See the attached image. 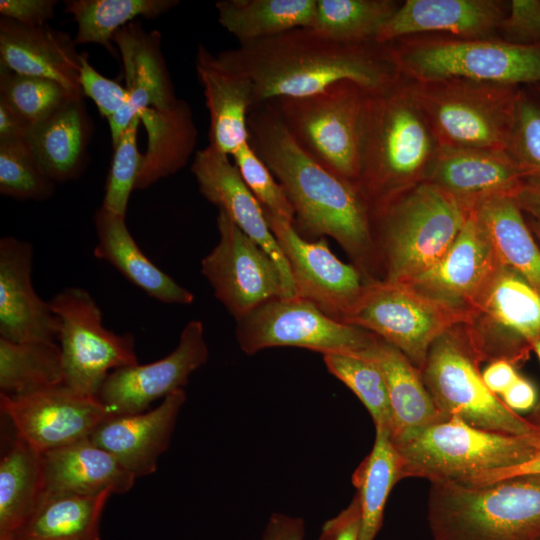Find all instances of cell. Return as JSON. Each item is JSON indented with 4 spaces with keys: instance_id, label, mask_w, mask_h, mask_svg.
<instances>
[{
    "instance_id": "cell-6",
    "label": "cell",
    "mask_w": 540,
    "mask_h": 540,
    "mask_svg": "<svg viewBox=\"0 0 540 540\" xmlns=\"http://www.w3.org/2000/svg\"><path fill=\"white\" fill-rule=\"evenodd\" d=\"M400 479L463 482L481 473L521 464L540 451V438L488 431L458 417L391 436Z\"/></svg>"
},
{
    "instance_id": "cell-38",
    "label": "cell",
    "mask_w": 540,
    "mask_h": 540,
    "mask_svg": "<svg viewBox=\"0 0 540 540\" xmlns=\"http://www.w3.org/2000/svg\"><path fill=\"white\" fill-rule=\"evenodd\" d=\"M179 4L178 0H69L65 11L77 24L76 45L94 43L114 54V34L139 17L155 18Z\"/></svg>"
},
{
    "instance_id": "cell-4",
    "label": "cell",
    "mask_w": 540,
    "mask_h": 540,
    "mask_svg": "<svg viewBox=\"0 0 540 540\" xmlns=\"http://www.w3.org/2000/svg\"><path fill=\"white\" fill-rule=\"evenodd\" d=\"M471 208L423 181L372 209L383 279L407 283L431 268L454 242Z\"/></svg>"
},
{
    "instance_id": "cell-56",
    "label": "cell",
    "mask_w": 540,
    "mask_h": 540,
    "mask_svg": "<svg viewBox=\"0 0 540 540\" xmlns=\"http://www.w3.org/2000/svg\"><path fill=\"white\" fill-rule=\"evenodd\" d=\"M30 124L0 100V141L26 138Z\"/></svg>"
},
{
    "instance_id": "cell-39",
    "label": "cell",
    "mask_w": 540,
    "mask_h": 540,
    "mask_svg": "<svg viewBox=\"0 0 540 540\" xmlns=\"http://www.w3.org/2000/svg\"><path fill=\"white\" fill-rule=\"evenodd\" d=\"M64 384L58 343H18L0 338V393L22 395Z\"/></svg>"
},
{
    "instance_id": "cell-40",
    "label": "cell",
    "mask_w": 540,
    "mask_h": 540,
    "mask_svg": "<svg viewBox=\"0 0 540 540\" xmlns=\"http://www.w3.org/2000/svg\"><path fill=\"white\" fill-rule=\"evenodd\" d=\"M400 4L396 0H317L310 28L343 43H373Z\"/></svg>"
},
{
    "instance_id": "cell-15",
    "label": "cell",
    "mask_w": 540,
    "mask_h": 540,
    "mask_svg": "<svg viewBox=\"0 0 540 540\" xmlns=\"http://www.w3.org/2000/svg\"><path fill=\"white\" fill-rule=\"evenodd\" d=\"M479 321L491 327L477 332L464 327L479 362L513 363L525 346L540 339V292L500 265L471 309L469 324Z\"/></svg>"
},
{
    "instance_id": "cell-12",
    "label": "cell",
    "mask_w": 540,
    "mask_h": 540,
    "mask_svg": "<svg viewBox=\"0 0 540 540\" xmlns=\"http://www.w3.org/2000/svg\"><path fill=\"white\" fill-rule=\"evenodd\" d=\"M49 303L59 320L57 341L66 386L97 397L110 372L139 363L134 336L106 329L102 311L87 290L67 287Z\"/></svg>"
},
{
    "instance_id": "cell-19",
    "label": "cell",
    "mask_w": 540,
    "mask_h": 540,
    "mask_svg": "<svg viewBox=\"0 0 540 540\" xmlns=\"http://www.w3.org/2000/svg\"><path fill=\"white\" fill-rule=\"evenodd\" d=\"M191 172L203 197L224 211L273 258L283 278L285 298L298 297L288 263L270 229L265 211L235 164L230 162L229 155L209 144L196 151Z\"/></svg>"
},
{
    "instance_id": "cell-10",
    "label": "cell",
    "mask_w": 540,
    "mask_h": 540,
    "mask_svg": "<svg viewBox=\"0 0 540 540\" xmlns=\"http://www.w3.org/2000/svg\"><path fill=\"white\" fill-rule=\"evenodd\" d=\"M367 90L340 81L303 97L270 103L295 141L334 174L357 187L361 119Z\"/></svg>"
},
{
    "instance_id": "cell-49",
    "label": "cell",
    "mask_w": 540,
    "mask_h": 540,
    "mask_svg": "<svg viewBox=\"0 0 540 540\" xmlns=\"http://www.w3.org/2000/svg\"><path fill=\"white\" fill-rule=\"evenodd\" d=\"M55 0H1L0 14L26 26H42L54 16Z\"/></svg>"
},
{
    "instance_id": "cell-23",
    "label": "cell",
    "mask_w": 540,
    "mask_h": 540,
    "mask_svg": "<svg viewBox=\"0 0 540 540\" xmlns=\"http://www.w3.org/2000/svg\"><path fill=\"white\" fill-rule=\"evenodd\" d=\"M509 9L502 0H406L380 31L376 43L437 34L464 39H498Z\"/></svg>"
},
{
    "instance_id": "cell-26",
    "label": "cell",
    "mask_w": 540,
    "mask_h": 540,
    "mask_svg": "<svg viewBox=\"0 0 540 540\" xmlns=\"http://www.w3.org/2000/svg\"><path fill=\"white\" fill-rule=\"evenodd\" d=\"M0 66L12 72L48 78L83 97L80 54L74 38L48 24L26 26L0 19Z\"/></svg>"
},
{
    "instance_id": "cell-59",
    "label": "cell",
    "mask_w": 540,
    "mask_h": 540,
    "mask_svg": "<svg viewBox=\"0 0 540 540\" xmlns=\"http://www.w3.org/2000/svg\"><path fill=\"white\" fill-rule=\"evenodd\" d=\"M532 349L535 351L536 355L540 360V339H538L532 344Z\"/></svg>"
},
{
    "instance_id": "cell-16",
    "label": "cell",
    "mask_w": 540,
    "mask_h": 540,
    "mask_svg": "<svg viewBox=\"0 0 540 540\" xmlns=\"http://www.w3.org/2000/svg\"><path fill=\"white\" fill-rule=\"evenodd\" d=\"M265 214L288 263L297 296L344 322L363 294L368 279L354 264L342 262L330 250L327 238L308 240L291 221L267 211Z\"/></svg>"
},
{
    "instance_id": "cell-54",
    "label": "cell",
    "mask_w": 540,
    "mask_h": 540,
    "mask_svg": "<svg viewBox=\"0 0 540 540\" xmlns=\"http://www.w3.org/2000/svg\"><path fill=\"white\" fill-rule=\"evenodd\" d=\"M502 401L513 411H526L536 404V390L526 379L519 378L500 395Z\"/></svg>"
},
{
    "instance_id": "cell-46",
    "label": "cell",
    "mask_w": 540,
    "mask_h": 540,
    "mask_svg": "<svg viewBox=\"0 0 540 540\" xmlns=\"http://www.w3.org/2000/svg\"><path fill=\"white\" fill-rule=\"evenodd\" d=\"M507 152L540 181V105L521 89Z\"/></svg>"
},
{
    "instance_id": "cell-41",
    "label": "cell",
    "mask_w": 540,
    "mask_h": 540,
    "mask_svg": "<svg viewBox=\"0 0 540 540\" xmlns=\"http://www.w3.org/2000/svg\"><path fill=\"white\" fill-rule=\"evenodd\" d=\"M324 364L344 383L370 413L375 428L393 430V417L385 378L371 359L353 354H325Z\"/></svg>"
},
{
    "instance_id": "cell-30",
    "label": "cell",
    "mask_w": 540,
    "mask_h": 540,
    "mask_svg": "<svg viewBox=\"0 0 540 540\" xmlns=\"http://www.w3.org/2000/svg\"><path fill=\"white\" fill-rule=\"evenodd\" d=\"M90 134L83 98L73 97L30 125L26 140L45 174L56 183L75 179L82 172Z\"/></svg>"
},
{
    "instance_id": "cell-50",
    "label": "cell",
    "mask_w": 540,
    "mask_h": 540,
    "mask_svg": "<svg viewBox=\"0 0 540 540\" xmlns=\"http://www.w3.org/2000/svg\"><path fill=\"white\" fill-rule=\"evenodd\" d=\"M360 506L357 496L338 516L329 520L320 540H359Z\"/></svg>"
},
{
    "instance_id": "cell-3",
    "label": "cell",
    "mask_w": 540,
    "mask_h": 540,
    "mask_svg": "<svg viewBox=\"0 0 540 540\" xmlns=\"http://www.w3.org/2000/svg\"><path fill=\"white\" fill-rule=\"evenodd\" d=\"M439 148L405 79L367 91L357 188L371 210L426 181Z\"/></svg>"
},
{
    "instance_id": "cell-29",
    "label": "cell",
    "mask_w": 540,
    "mask_h": 540,
    "mask_svg": "<svg viewBox=\"0 0 540 540\" xmlns=\"http://www.w3.org/2000/svg\"><path fill=\"white\" fill-rule=\"evenodd\" d=\"M97 243L94 256L115 267L132 284L160 302L188 305L194 295L158 268L139 248L125 216L102 206L94 214Z\"/></svg>"
},
{
    "instance_id": "cell-48",
    "label": "cell",
    "mask_w": 540,
    "mask_h": 540,
    "mask_svg": "<svg viewBox=\"0 0 540 540\" xmlns=\"http://www.w3.org/2000/svg\"><path fill=\"white\" fill-rule=\"evenodd\" d=\"M80 87L83 95L91 98L99 113L110 118L128 102L125 86L100 74L89 62L86 52L80 53Z\"/></svg>"
},
{
    "instance_id": "cell-44",
    "label": "cell",
    "mask_w": 540,
    "mask_h": 540,
    "mask_svg": "<svg viewBox=\"0 0 540 540\" xmlns=\"http://www.w3.org/2000/svg\"><path fill=\"white\" fill-rule=\"evenodd\" d=\"M139 117H135L114 147L102 207L125 216L131 192L142 165V154L137 146Z\"/></svg>"
},
{
    "instance_id": "cell-52",
    "label": "cell",
    "mask_w": 540,
    "mask_h": 540,
    "mask_svg": "<svg viewBox=\"0 0 540 540\" xmlns=\"http://www.w3.org/2000/svg\"><path fill=\"white\" fill-rule=\"evenodd\" d=\"M304 534L301 518L274 513L266 525L262 540H303Z\"/></svg>"
},
{
    "instance_id": "cell-22",
    "label": "cell",
    "mask_w": 540,
    "mask_h": 540,
    "mask_svg": "<svg viewBox=\"0 0 540 540\" xmlns=\"http://www.w3.org/2000/svg\"><path fill=\"white\" fill-rule=\"evenodd\" d=\"M33 248L7 236L0 240V338L18 343H57L59 320L31 281Z\"/></svg>"
},
{
    "instance_id": "cell-11",
    "label": "cell",
    "mask_w": 540,
    "mask_h": 540,
    "mask_svg": "<svg viewBox=\"0 0 540 540\" xmlns=\"http://www.w3.org/2000/svg\"><path fill=\"white\" fill-rule=\"evenodd\" d=\"M470 322V312L430 298L408 284L384 279L367 281L344 320L393 345L419 370L437 338Z\"/></svg>"
},
{
    "instance_id": "cell-18",
    "label": "cell",
    "mask_w": 540,
    "mask_h": 540,
    "mask_svg": "<svg viewBox=\"0 0 540 540\" xmlns=\"http://www.w3.org/2000/svg\"><path fill=\"white\" fill-rule=\"evenodd\" d=\"M208 355L203 324L191 320L170 354L152 363H138L110 372L97 398L111 415L144 412L155 400L183 389L190 375L206 363Z\"/></svg>"
},
{
    "instance_id": "cell-17",
    "label": "cell",
    "mask_w": 540,
    "mask_h": 540,
    "mask_svg": "<svg viewBox=\"0 0 540 540\" xmlns=\"http://www.w3.org/2000/svg\"><path fill=\"white\" fill-rule=\"evenodd\" d=\"M17 437L39 453L88 439L111 414L97 397L65 384L22 395L0 393Z\"/></svg>"
},
{
    "instance_id": "cell-24",
    "label": "cell",
    "mask_w": 540,
    "mask_h": 540,
    "mask_svg": "<svg viewBox=\"0 0 540 540\" xmlns=\"http://www.w3.org/2000/svg\"><path fill=\"white\" fill-rule=\"evenodd\" d=\"M531 173L507 151L439 148L426 181L473 206L493 196H514Z\"/></svg>"
},
{
    "instance_id": "cell-1",
    "label": "cell",
    "mask_w": 540,
    "mask_h": 540,
    "mask_svg": "<svg viewBox=\"0 0 540 540\" xmlns=\"http://www.w3.org/2000/svg\"><path fill=\"white\" fill-rule=\"evenodd\" d=\"M248 127L251 144L293 207L297 232L306 239L332 237L367 279H376L371 208L358 188L308 154L270 103L251 109Z\"/></svg>"
},
{
    "instance_id": "cell-57",
    "label": "cell",
    "mask_w": 540,
    "mask_h": 540,
    "mask_svg": "<svg viewBox=\"0 0 540 540\" xmlns=\"http://www.w3.org/2000/svg\"><path fill=\"white\" fill-rule=\"evenodd\" d=\"M531 87V95L535 98V100L540 105V84L530 85Z\"/></svg>"
},
{
    "instance_id": "cell-51",
    "label": "cell",
    "mask_w": 540,
    "mask_h": 540,
    "mask_svg": "<svg viewBox=\"0 0 540 540\" xmlns=\"http://www.w3.org/2000/svg\"><path fill=\"white\" fill-rule=\"evenodd\" d=\"M525 476H540V451L534 457L521 464L474 475L459 483L488 485L506 479Z\"/></svg>"
},
{
    "instance_id": "cell-45",
    "label": "cell",
    "mask_w": 540,
    "mask_h": 540,
    "mask_svg": "<svg viewBox=\"0 0 540 540\" xmlns=\"http://www.w3.org/2000/svg\"><path fill=\"white\" fill-rule=\"evenodd\" d=\"M234 164L245 184L269 213L294 222V210L283 188L261 159L250 141L233 155Z\"/></svg>"
},
{
    "instance_id": "cell-42",
    "label": "cell",
    "mask_w": 540,
    "mask_h": 540,
    "mask_svg": "<svg viewBox=\"0 0 540 540\" xmlns=\"http://www.w3.org/2000/svg\"><path fill=\"white\" fill-rule=\"evenodd\" d=\"M75 96L57 81L22 75L0 66V100L30 125L37 123Z\"/></svg>"
},
{
    "instance_id": "cell-60",
    "label": "cell",
    "mask_w": 540,
    "mask_h": 540,
    "mask_svg": "<svg viewBox=\"0 0 540 540\" xmlns=\"http://www.w3.org/2000/svg\"><path fill=\"white\" fill-rule=\"evenodd\" d=\"M532 231H533V233L536 235L537 239H538L539 242H540V232L537 231V230H536L535 228H533V227H532Z\"/></svg>"
},
{
    "instance_id": "cell-31",
    "label": "cell",
    "mask_w": 540,
    "mask_h": 540,
    "mask_svg": "<svg viewBox=\"0 0 540 540\" xmlns=\"http://www.w3.org/2000/svg\"><path fill=\"white\" fill-rule=\"evenodd\" d=\"M147 134V147L135 189L143 190L183 168L194 151L197 129L188 103L171 108H147L137 115Z\"/></svg>"
},
{
    "instance_id": "cell-8",
    "label": "cell",
    "mask_w": 540,
    "mask_h": 540,
    "mask_svg": "<svg viewBox=\"0 0 540 540\" xmlns=\"http://www.w3.org/2000/svg\"><path fill=\"white\" fill-rule=\"evenodd\" d=\"M406 81L439 147L507 151L521 86L459 78Z\"/></svg>"
},
{
    "instance_id": "cell-25",
    "label": "cell",
    "mask_w": 540,
    "mask_h": 540,
    "mask_svg": "<svg viewBox=\"0 0 540 540\" xmlns=\"http://www.w3.org/2000/svg\"><path fill=\"white\" fill-rule=\"evenodd\" d=\"M185 400L184 389H179L153 409L111 415L90 440L112 454L136 478L150 475L157 470L158 459L168 448Z\"/></svg>"
},
{
    "instance_id": "cell-35",
    "label": "cell",
    "mask_w": 540,
    "mask_h": 540,
    "mask_svg": "<svg viewBox=\"0 0 540 540\" xmlns=\"http://www.w3.org/2000/svg\"><path fill=\"white\" fill-rule=\"evenodd\" d=\"M317 0H221L215 7L220 25L239 45L311 27Z\"/></svg>"
},
{
    "instance_id": "cell-58",
    "label": "cell",
    "mask_w": 540,
    "mask_h": 540,
    "mask_svg": "<svg viewBox=\"0 0 540 540\" xmlns=\"http://www.w3.org/2000/svg\"><path fill=\"white\" fill-rule=\"evenodd\" d=\"M530 421L540 428V404L535 409L534 419Z\"/></svg>"
},
{
    "instance_id": "cell-34",
    "label": "cell",
    "mask_w": 540,
    "mask_h": 540,
    "mask_svg": "<svg viewBox=\"0 0 540 540\" xmlns=\"http://www.w3.org/2000/svg\"><path fill=\"white\" fill-rule=\"evenodd\" d=\"M43 498L41 453L17 437L0 461V540H12Z\"/></svg>"
},
{
    "instance_id": "cell-20",
    "label": "cell",
    "mask_w": 540,
    "mask_h": 540,
    "mask_svg": "<svg viewBox=\"0 0 540 540\" xmlns=\"http://www.w3.org/2000/svg\"><path fill=\"white\" fill-rule=\"evenodd\" d=\"M123 63L127 104L107 119L113 146L137 115L147 108L166 110L178 98L161 50V34L146 31L142 23L133 21L113 36Z\"/></svg>"
},
{
    "instance_id": "cell-27",
    "label": "cell",
    "mask_w": 540,
    "mask_h": 540,
    "mask_svg": "<svg viewBox=\"0 0 540 540\" xmlns=\"http://www.w3.org/2000/svg\"><path fill=\"white\" fill-rule=\"evenodd\" d=\"M195 67L209 112V144L232 156L250 141L248 116L254 107L252 83L203 44L197 48Z\"/></svg>"
},
{
    "instance_id": "cell-33",
    "label": "cell",
    "mask_w": 540,
    "mask_h": 540,
    "mask_svg": "<svg viewBox=\"0 0 540 540\" xmlns=\"http://www.w3.org/2000/svg\"><path fill=\"white\" fill-rule=\"evenodd\" d=\"M361 356L374 361L385 378L393 417L391 436L446 420L427 391L420 370L399 349L377 336Z\"/></svg>"
},
{
    "instance_id": "cell-13",
    "label": "cell",
    "mask_w": 540,
    "mask_h": 540,
    "mask_svg": "<svg viewBox=\"0 0 540 540\" xmlns=\"http://www.w3.org/2000/svg\"><path fill=\"white\" fill-rule=\"evenodd\" d=\"M241 350L253 355L271 347L291 346L325 354L361 355L375 342L373 333L322 312L300 297H276L236 320Z\"/></svg>"
},
{
    "instance_id": "cell-28",
    "label": "cell",
    "mask_w": 540,
    "mask_h": 540,
    "mask_svg": "<svg viewBox=\"0 0 540 540\" xmlns=\"http://www.w3.org/2000/svg\"><path fill=\"white\" fill-rule=\"evenodd\" d=\"M41 463L44 498L104 491L124 494L133 487L136 479L112 454L90 438L41 453Z\"/></svg>"
},
{
    "instance_id": "cell-5",
    "label": "cell",
    "mask_w": 540,
    "mask_h": 540,
    "mask_svg": "<svg viewBox=\"0 0 540 540\" xmlns=\"http://www.w3.org/2000/svg\"><path fill=\"white\" fill-rule=\"evenodd\" d=\"M427 521L432 540H540V476L430 482Z\"/></svg>"
},
{
    "instance_id": "cell-43",
    "label": "cell",
    "mask_w": 540,
    "mask_h": 540,
    "mask_svg": "<svg viewBox=\"0 0 540 540\" xmlns=\"http://www.w3.org/2000/svg\"><path fill=\"white\" fill-rule=\"evenodd\" d=\"M55 182L41 168L26 138L0 141V192L18 200H45Z\"/></svg>"
},
{
    "instance_id": "cell-37",
    "label": "cell",
    "mask_w": 540,
    "mask_h": 540,
    "mask_svg": "<svg viewBox=\"0 0 540 540\" xmlns=\"http://www.w3.org/2000/svg\"><path fill=\"white\" fill-rule=\"evenodd\" d=\"M400 480L399 457L390 432L375 428L373 447L352 476L360 506L359 540H374L382 525L387 498Z\"/></svg>"
},
{
    "instance_id": "cell-7",
    "label": "cell",
    "mask_w": 540,
    "mask_h": 540,
    "mask_svg": "<svg viewBox=\"0 0 540 540\" xmlns=\"http://www.w3.org/2000/svg\"><path fill=\"white\" fill-rule=\"evenodd\" d=\"M385 46L399 76L410 81L459 78L517 86L540 84V45L423 34Z\"/></svg>"
},
{
    "instance_id": "cell-9",
    "label": "cell",
    "mask_w": 540,
    "mask_h": 540,
    "mask_svg": "<svg viewBox=\"0 0 540 540\" xmlns=\"http://www.w3.org/2000/svg\"><path fill=\"white\" fill-rule=\"evenodd\" d=\"M460 326L433 342L420 369L438 411L446 419L458 417L488 431L540 438L539 427L488 389L479 370L480 362Z\"/></svg>"
},
{
    "instance_id": "cell-47",
    "label": "cell",
    "mask_w": 540,
    "mask_h": 540,
    "mask_svg": "<svg viewBox=\"0 0 540 540\" xmlns=\"http://www.w3.org/2000/svg\"><path fill=\"white\" fill-rule=\"evenodd\" d=\"M497 38L514 45H540V0H511Z\"/></svg>"
},
{
    "instance_id": "cell-21",
    "label": "cell",
    "mask_w": 540,
    "mask_h": 540,
    "mask_svg": "<svg viewBox=\"0 0 540 540\" xmlns=\"http://www.w3.org/2000/svg\"><path fill=\"white\" fill-rule=\"evenodd\" d=\"M500 265L471 208L445 254L431 268L405 284L471 313L475 301Z\"/></svg>"
},
{
    "instance_id": "cell-36",
    "label": "cell",
    "mask_w": 540,
    "mask_h": 540,
    "mask_svg": "<svg viewBox=\"0 0 540 540\" xmlns=\"http://www.w3.org/2000/svg\"><path fill=\"white\" fill-rule=\"evenodd\" d=\"M111 495L46 497L12 540H100L101 515Z\"/></svg>"
},
{
    "instance_id": "cell-14",
    "label": "cell",
    "mask_w": 540,
    "mask_h": 540,
    "mask_svg": "<svg viewBox=\"0 0 540 540\" xmlns=\"http://www.w3.org/2000/svg\"><path fill=\"white\" fill-rule=\"evenodd\" d=\"M219 239L202 259L201 272L215 297L239 320L264 302L285 297L282 275L273 258L218 210Z\"/></svg>"
},
{
    "instance_id": "cell-55",
    "label": "cell",
    "mask_w": 540,
    "mask_h": 540,
    "mask_svg": "<svg viewBox=\"0 0 540 540\" xmlns=\"http://www.w3.org/2000/svg\"><path fill=\"white\" fill-rule=\"evenodd\" d=\"M513 198L523 213L533 220L532 227L540 232V181L528 179Z\"/></svg>"
},
{
    "instance_id": "cell-53",
    "label": "cell",
    "mask_w": 540,
    "mask_h": 540,
    "mask_svg": "<svg viewBox=\"0 0 540 540\" xmlns=\"http://www.w3.org/2000/svg\"><path fill=\"white\" fill-rule=\"evenodd\" d=\"M482 378L488 389L500 397L519 375L510 361L498 359L489 363L482 372Z\"/></svg>"
},
{
    "instance_id": "cell-32",
    "label": "cell",
    "mask_w": 540,
    "mask_h": 540,
    "mask_svg": "<svg viewBox=\"0 0 540 540\" xmlns=\"http://www.w3.org/2000/svg\"><path fill=\"white\" fill-rule=\"evenodd\" d=\"M499 263L540 292V247L512 196H493L472 206Z\"/></svg>"
},
{
    "instance_id": "cell-2",
    "label": "cell",
    "mask_w": 540,
    "mask_h": 540,
    "mask_svg": "<svg viewBox=\"0 0 540 540\" xmlns=\"http://www.w3.org/2000/svg\"><path fill=\"white\" fill-rule=\"evenodd\" d=\"M218 54L251 81L254 106L278 98L316 94L345 80L372 91L400 77L385 44L343 43L310 27Z\"/></svg>"
}]
</instances>
